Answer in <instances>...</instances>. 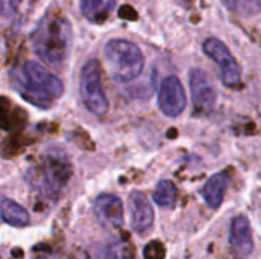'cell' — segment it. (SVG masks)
I'll use <instances>...</instances> for the list:
<instances>
[{"label": "cell", "instance_id": "cell-1", "mask_svg": "<svg viewBox=\"0 0 261 259\" xmlns=\"http://www.w3.org/2000/svg\"><path fill=\"white\" fill-rule=\"evenodd\" d=\"M32 46L41 61L54 67L61 66L72 46L70 23L60 12L47 11L32 34Z\"/></svg>", "mask_w": 261, "mask_h": 259}, {"label": "cell", "instance_id": "cell-2", "mask_svg": "<svg viewBox=\"0 0 261 259\" xmlns=\"http://www.w3.org/2000/svg\"><path fill=\"white\" fill-rule=\"evenodd\" d=\"M11 79L15 90L28 102L41 108H49L64 92L63 82L34 61H28L15 69Z\"/></svg>", "mask_w": 261, "mask_h": 259}, {"label": "cell", "instance_id": "cell-3", "mask_svg": "<svg viewBox=\"0 0 261 259\" xmlns=\"http://www.w3.org/2000/svg\"><path fill=\"white\" fill-rule=\"evenodd\" d=\"M104 56L107 61L109 73L118 84H127L136 79L145 64L142 50L132 41L113 38L104 46Z\"/></svg>", "mask_w": 261, "mask_h": 259}, {"label": "cell", "instance_id": "cell-4", "mask_svg": "<svg viewBox=\"0 0 261 259\" xmlns=\"http://www.w3.org/2000/svg\"><path fill=\"white\" fill-rule=\"evenodd\" d=\"M80 93L87 110L96 116H102L109 110V101L106 98L101 84V67L98 60H89L80 73Z\"/></svg>", "mask_w": 261, "mask_h": 259}, {"label": "cell", "instance_id": "cell-5", "mask_svg": "<svg viewBox=\"0 0 261 259\" xmlns=\"http://www.w3.org/2000/svg\"><path fill=\"white\" fill-rule=\"evenodd\" d=\"M72 176L70 163L63 151H49L41 168L38 189L46 197H55Z\"/></svg>", "mask_w": 261, "mask_h": 259}, {"label": "cell", "instance_id": "cell-6", "mask_svg": "<svg viewBox=\"0 0 261 259\" xmlns=\"http://www.w3.org/2000/svg\"><path fill=\"white\" fill-rule=\"evenodd\" d=\"M202 47L205 55L217 64L222 82L228 87H237L242 82V70L237 60L226 47V44L219 38L211 37L203 41Z\"/></svg>", "mask_w": 261, "mask_h": 259}, {"label": "cell", "instance_id": "cell-7", "mask_svg": "<svg viewBox=\"0 0 261 259\" xmlns=\"http://www.w3.org/2000/svg\"><path fill=\"white\" fill-rule=\"evenodd\" d=\"M190 90L196 111L208 113L217 102V89L208 72L202 69H193L190 72Z\"/></svg>", "mask_w": 261, "mask_h": 259}, {"label": "cell", "instance_id": "cell-8", "mask_svg": "<svg viewBox=\"0 0 261 259\" xmlns=\"http://www.w3.org/2000/svg\"><path fill=\"white\" fill-rule=\"evenodd\" d=\"M158 104L161 111L168 118H177L187 107V95L180 79L174 75L167 76L159 89Z\"/></svg>", "mask_w": 261, "mask_h": 259}, {"label": "cell", "instance_id": "cell-9", "mask_svg": "<svg viewBox=\"0 0 261 259\" xmlns=\"http://www.w3.org/2000/svg\"><path fill=\"white\" fill-rule=\"evenodd\" d=\"M93 211L98 221L110 229H118L124 224V206L121 198L113 194H101L93 203Z\"/></svg>", "mask_w": 261, "mask_h": 259}, {"label": "cell", "instance_id": "cell-10", "mask_svg": "<svg viewBox=\"0 0 261 259\" xmlns=\"http://www.w3.org/2000/svg\"><path fill=\"white\" fill-rule=\"evenodd\" d=\"M130 215H132V229L138 235H145L154 223V211L145 194L135 191L128 197Z\"/></svg>", "mask_w": 261, "mask_h": 259}, {"label": "cell", "instance_id": "cell-11", "mask_svg": "<svg viewBox=\"0 0 261 259\" xmlns=\"http://www.w3.org/2000/svg\"><path fill=\"white\" fill-rule=\"evenodd\" d=\"M229 244L242 255H249L254 250L251 223L245 215H237L232 218L229 226Z\"/></svg>", "mask_w": 261, "mask_h": 259}, {"label": "cell", "instance_id": "cell-12", "mask_svg": "<svg viewBox=\"0 0 261 259\" xmlns=\"http://www.w3.org/2000/svg\"><path fill=\"white\" fill-rule=\"evenodd\" d=\"M228 183H229V177L226 172H217L208 179V182L202 188V197L208 208L211 209L220 208L225 198V192L228 189Z\"/></svg>", "mask_w": 261, "mask_h": 259}, {"label": "cell", "instance_id": "cell-13", "mask_svg": "<svg viewBox=\"0 0 261 259\" xmlns=\"http://www.w3.org/2000/svg\"><path fill=\"white\" fill-rule=\"evenodd\" d=\"M0 217L6 224L12 227H24L31 221L26 209L9 198H3L0 202Z\"/></svg>", "mask_w": 261, "mask_h": 259}, {"label": "cell", "instance_id": "cell-14", "mask_svg": "<svg viewBox=\"0 0 261 259\" xmlns=\"http://www.w3.org/2000/svg\"><path fill=\"white\" fill-rule=\"evenodd\" d=\"M116 0H81L80 8L83 15L92 23H102L110 11L113 9Z\"/></svg>", "mask_w": 261, "mask_h": 259}, {"label": "cell", "instance_id": "cell-15", "mask_svg": "<svg viewBox=\"0 0 261 259\" xmlns=\"http://www.w3.org/2000/svg\"><path fill=\"white\" fill-rule=\"evenodd\" d=\"M177 198V188L171 180H161L153 192V200L161 208H171Z\"/></svg>", "mask_w": 261, "mask_h": 259}, {"label": "cell", "instance_id": "cell-16", "mask_svg": "<svg viewBox=\"0 0 261 259\" xmlns=\"http://www.w3.org/2000/svg\"><path fill=\"white\" fill-rule=\"evenodd\" d=\"M222 3L234 14L251 17L261 11V0H222Z\"/></svg>", "mask_w": 261, "mask_h": 259}, {"label": "cell", "instance_id": "cell-17", "mask_svg": "<svg viewBox=\"0 0 261 259\" xmlns=\"http://www.w3.org/2000/svg\"><path fill=\"white\" fill-rule=\"evenodd\" d=\"M165 249L161 243H150L144 249V258L145 259H164Z\"/></svg>", "mask_w": 261, "mask_h": 259}, {"label": "cell", "instance_id": "cell-18", "mask_svg": "<svg viewBox=\"0 0 261 259\" xmlns=\"http://www.w3.org/2000/svg\"><path fill=\"white\" fill-rule=\"evenodd\" d=\"M0 12H2V0H0Z\"/></svg>", "mask_w": 261, "mask_h": 259}, {"label": "cell", "instance_id": "cell-19", "mask_svg": "<svg viewBox=\"0 0 261 259\" xmlns=\"http://www.w3.org/2000/svg\"><path fill=\"white\" fill-rule=\"evenodd\" d=\"M40 259H54V258H40Z\"/></svg>", "mask_w": 261, "mask_h": 259}, {"label": "cell", "instance_id": "cell-20", "mask_svg": "<svg viewBox=\"0 0 261 259\" xmlns=\"http://www.w3.org/2000/svg\"><path fill=\"white\" fill-rule=\"evenodd\" d=\"M184 2H193V0H184Z\"/></svg>", "mask_w": 261, "mask_h": 259}]
</instances>
